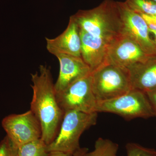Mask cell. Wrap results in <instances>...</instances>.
<instances>
[{"label":"cell","instance_id":"obj_1","mask_svg":"<svg viewBox=\"0 0 156 156\" xmlns=\"http://www.w3.org/2000/svg\"><path fill=\"white\" fill-rule=\"evenodd\" d=\"M31 81L33 94L30 110L41 124V139L49 145L56 138L64 111L57 101L50 69L46 66H40L39 73L31 74Z\"/></svg>","mask_w":156,"mask_h":156},{"label":"cell","instance_id":"obj_2","mask_svg":"<svg viewBox=\"0 0 156 156\" xmlns=\"http://www.w3.org/2000/svg\"><path fill=\"white\" fill-rule=\"evenodd\" d=\"M72 16L80 29L110 44L122 34L117 2L113 0H104L95 8L79 10Z\"/></svg>","mask_w":156,"mask_h":156},{"label":"cell","instance_id":"obj_3","mask_svg":"<svg viewBox=\"0 0 156 156\" xmlns=\"http://www.w3.org/2000/svg\"><path fill=\"white\" fill-rule=\"evenodd\" d=\"M98 113H87L73 110L64 112L56 138L47 145L48 151L73 154L80 148L81 135L90 127L96 125Z\"/></svg>","mask_w":156,"mask_h":156},{"label":"cell","instance_id":"obj_4","mask_svg":"<svg viewBox=\"0 0 156 156\" xmlns=\"http://www.w3.org/2000/svg\"><path fill=\"white\" fill-rule=\"evenodd\" d=\"M91 77L98 103L114 99L132 89L128 69L107 61L92 72Z\"/></svg>","mask_w":156,"mask_h":156},{"label":"cell","instance_id":"obj_5","mask_svg":"<svg viewBox=\"0 0 156 156\" xmlns=\"http://www.w3.org/2000/svg\"><path fill=\"white\" fill-rule=\"evenodd\" d=\"M96 112L115 114L127 120L155 116L146 93L133 89L114 99L98 103Z\"/></svg>","mask_w":156,"mask_h":156},{"label":"cell","instance_id":"obj_6","mask_svg":"<svg viewBox=\"0 0 156 156\" xmlns=\"http://www.w3.org/2000/svg\"><path fill=\"white\" fill-rule=\"evenodd\" d=\"M56 95L59 106L64 112L73 110L87 113L97 112L98 102L92 91L91 73L74 82L61 92H56Z\"/></svg>","mask_w":156,"mask_h":156},{"label":"cell","instance_id":"obj_7","mask_svg":"<svg viewBox=\"0 0 156 156\" xmlns=\"http://www.w3.org/2000/svg\"><path fill=\"white\" fill-rule=\"evenodd\" d=\"M2 126L17 147L41 137V124L30 110L21 114L7 116L2 121Z\"/></svg>","mask_w":156,"mask_h":156},{"label":"cell","instance_id":"obj_8","mask_svg":"<svg viewBox=\"0 0 156 156\" xmlns=\"http://www.w3.org/2000/svg\"><path fill=\"white\" fill-rule=\"evenodd\" d=\"M116 2L122 21V34L133 39L147 54L156 55V45L150 37L149 30L145 20L140 14L130 9L125 2Z\"/></svg>","mask_w":156,"mask_h":156},{"label":"cell","instance_id":"obj_9","mask_svg":"<svg viewBox=\"0 0 156 156\" xmlns=\"http://www.w3.org/2000/svg\"><path fill=\"white\" fill-rule=\"evenodd\" d=\"M152 56L146 53L133 39L122 34L110 45L106 61L128 69Z\"/></svg>","mask_w":156,"mask_h":156},{"label":"cell","instance_id":"obj_10","mask_svg":"<svg viewBox=\"0 0 156 156\" xmlns=\"http://www.w3.org/2000/svg\"><path fill=\"white\" fill-rule=\"evenodd\" d=\"M59 61L60 69L56 83V92H61L74 82L92 72L90 67L81 57L57 53L54 54Z\"/></svg>","mask_w":156,"mask_h":156},{"label":"cell","instance_id":"obj_11","mask_svg":"<svg viewBox=\"0 0 156 156\" xmlns=\"http://www.w3.org/2000/svg\"><path fill=\"white\" fill-rule=\"evenodd\" d=\"M47 49L54 55L60 53L81 57V39L80 28L71 16L67 28L62 33L54 38L46 37Z\"/></svg>","mask_w":156,"mask_h":156},{"label":"cell","instance_id":"obj_12","mask_svg":"<svg viewBox=\"0 0 156 156\" xmlns=\"http://www.w3.org/2000/svg\"><path fill=\"white\" fill-rule=\"evenodd\" d=\"M80 32L82 44L81 57L92 72L106 61L111 44L103 39L93 36L80 29Z\"/></svg>","mask_w":156,"mask_h":156},{"label":"cell","instance_id":"obj_13","mask_svg":"<svg viewBox=\"0 0 156 156\" xmlns=\"http://www.w3.org/2000/svg\"><path fill=\"white\" fill-rule=\"evenodd\" d=\"M151 57L127 69L132 89L145 93L156 89V60Z\"/></svg>","mask_w":156,"mask_h":156},{"label":"cell","instance_id":"obj_14","mask_svg":"<svg viewBox=\"0 0 156 156\" xmlns=\"http://www.w3.org/2000/svg\"><path fill=\"white\" fill-rule=\"evenodd\" d=\"M119 149V144L116 143L99 137L95 141L94 149L92 151L89 152L87 148L80 147L73 156H121L118 155Z\"/></svg>","mask_w":156,"mask_h":156},{"label":"cell","instance_id":"obj_15","mask_svg":"<svg viewBox=\"0 0 156 156\" xmlns=\"http://www.w3.org/2000/svg\"><path fill=\"white\" fill-rule=\"evenodd\" d=\"M17 156H48L47 144L41 138L17 147Z\"/></svg>","mask_w":156,"mask_h":156},{"label":"cell","instance_id":"obj_16","mask_svg":"<svg viewBox=\"0 0 156 156\" xmlns=\"http://www.w3.org/2000/svg\"><path fill=\"white\" fill-rule=\"evenodd\" d=\"M128 7L136 13L156 15V2L154 0H126Z\"/></svg>","mask_w":156,"mask_h":156},{"label":"cell","instance_id":"obj_17","mask_svg":"<svg viewBox=\"0 0 156 156\" xmlns=\"http://www.w3.org/2000/svg\"><path fill=\"white\" fill-rule=\"evenodd\" d=\"M126 148L127 156H154L156 151L133 142L127 143Z\"/></svg>","mask_w":156,"mask_h":156},{"label":"cell","instance_id":"obj_18","mask_svg":"<svg viewBox=\"0 0 156 156\" xmlns=\"http://www.w3.org/2000/svg\"><path fill=\"white\" fill-rule=\"evenodd\" d=\"M17 147L6 136L0 142V156H17Z\"/></svg>","mask_w":156,"mask_h":156},{"label":"cell","instance_id":"obj_19","mask_svg":"<svg viewBox=\"0 0 156 156\" xmlns=\"http://www.w3.org/2000/svg\"><path fill=\"white\" fill-rule=\"evenodd\" d=\"M146 94L153 110L154 116L156 117V89L147 92Z\"/></svg>","mask_w":156,"mask_h":156},{"label":"cell","instance_id":"obj_20","mask_svg":"<svg viewBox=\"0 0 156 156\" xmlns=\"http://www.w3.org/2000/svg\"><path fill=\"white\" fill-rule=\"evenodd\" d=\"M48 156H73L72 154L65 153L60 152H49Z\"/></svg>","mask_w":156,"mask_h":156},{"label":"cell","instance_id":"obj_21","mask_svg":"<svg viewBox=\"0 0 156 156\" xmlns=\"http://www.w3.org/2000/svg\"><path fill=\"white\" fill-rule=\"evenodd\" d=\"M149 30L150 32L151 33L153 34L155 37V41H154L155 43V44L156 45V30Z\"/></svg>","mask_w":156,"mask_h":156},{"label":"cell","instance_id":"obj_22","mask_svg":"<svg viewBox=\"0 0 156 156\" xmlns=\"http://www.w3.org/2000/svg\"><path fill=\"white\" fill-rule=\"evenodd\" d=\"M152 19L154 20V22L156 24V15H150Z\"/></svg>","mask_w":156,"mask_h":156},{"label":"cell","instance_id":"obj_23","mask_svg":"<svg viewBox=\"0 0 156 156\" xmlns=\"http://www.w3.org/2000/svg\"><path fill=\"white\" fill-rule=\"evenodd\" d=\"M154 156H156V151L155 154V155H154Z\"/></svg>","mask_w":156,"mask_h":156},{"label":"cell","instance_id":"obj_24","mask_svg":"<svg viewBox=\"0 0 156 156\" xmlns=\"http://www.w3.org/2000/svg\"><path fill=\"white\" fill-rule=\"evenodd\" d=\"M154 1L155 2H156V0H154Z\"/></svg>","mask_w":156,"mask_h":156}]
</instances>
